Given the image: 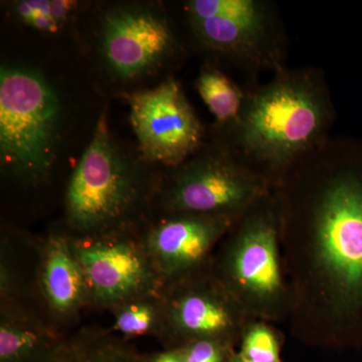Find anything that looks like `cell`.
<instances>
[{
  "label": "cell",
  "mask_w": 362,
  "mask_h": 362,
  "mask_svg": "<svg viewBox=\"0 0 362 362\" xmlns=\"http://www.w3.org/2000/svg\"><path fill=\"white\" fill-rule=\"evenodd\" d=\"M273 192L290 332L313 346H362V138L331 136Z\"/></svg>",
  "instance_id": "1"
},
{
  "label": "cell",
  "mask_w": 362,
  "mask_h": 362,
  "mask_svg": "<svg viewBox=\"0 0 362 362\" xmlns=\"http://www.w3.org/2000/svg\"><path fill=\"white\" fill-rule=\"evenodd\" d=\"M337 117L321 69L286 66L265 84L247 86L240 115L216 127L214 138L273 189L295 164L329 139Z\"/></svg>",
  "instance_id": "2"
},
{
  "label": "cell",
  "mask_w": 362,
  "mask_h": 362,
  "mask_svg": "<svg viewBox=\"0 0 362 362\" xmlns=\"http://www.w3.org/2000/svg\"><path fill=\"white\" fill-rule=\"evenodd\" d=\"M142 160L117 141L102 115L66 187V233L88 238L142 228L159 185Z\"/></svg>",
  "instance_id": "3"
},
{
  "label": "cell",
  "mask_w": 362,
  "mask_h": 362,
  "mask_svg": "<svg viewBox=\"0 0 362 362\" xmlns=\"http://www.w3.org/2000/svg\"><path fill=\"white\" fill-rule=\"evenodd\" d=\"M211 270L252 319L288 322L291 292L273 190L235 221L214 252Z\"/></svg>",
  "instance_id": "4"
},
{
  "label": "cell",
  "mask_w": 362,
  "mask_h": 362,
  "mask_svg": "<svg viewBox=\"0 0 362 362\" xmlns=\"http://www.w3.org/2000/svg\"><path fill=\"white\" fill-rule=\"evenodd\" d=\"M62 105L40 71H0V161L2 173L30 187L51 175L61 141Z\"/></svg>",
  "instance_id": "5"
},
{
  "label": "cell",
  "mask_w": 362,
  "mask_h": 362,
  "mask_svg": "<svg viewBox=\"0 0 362 362\" xmlns=\"http://www.w3.org/2000/svg\"><path fill=\"white\" fill-rule=\"evenodd\" d=\"M185 13L201 47L244 71L250 85L259 74H275L287 66V32L274 2L190 0Z\"/></svg>",
  "instance_id": "6"
},
{
  "label": "cell",
  "mask_w": 362,
  "mask_h": 362,
  "mask_svg": "<svg viewBox=\"0 0 362 362\" xmlns=\"http://www.w3.org/2000/svg\"><path fill=\"white\" fill-rule=\"evenodd\" d=\"M272 190L265 180L214 138L159 178L154 202H158L161 216L197 214L239 218Z\"/></svg>",
  "instance_id": "7"
},
{
  "label": "cell",
  "mask_w": 362,
  "mask_h": 362,
  "mask_svg": "<svg viewBox=\"0 0 362 362\" xmlns=\"http://www.w3.org/2000/svg\"><path fill=\"white\" fill-rule=\"evenodd\" d=\"M70 238L89 289L90 307L110 311L130 300L163 291V281L143 242L141 228Z\"/></svg>",
  "instance_id": "8"
},
{
  "label": "cell",
  "mask_w": 362,
  "mask_h": 362,
  "mask_svg": "<svg viewBox=\"0 0 362 362\" xmlns=\"http://www.w3.org/2000/svg\"><path fill=\"white\" fill-rule=\"evenodd\" d=\"M164 320L160 341L180 349L199 339L240 342L254 321L214 275L211 268L164 286Z\"/></svg>",
  "instance_id": "9"
},
{
  "label": "cell",
  "mask_w": 362,
  "mask_h": 362,
  "mask_svg": "<svg viewBox=\"0 0 362 362\" xmlns=\"http://www.w3.org/2000/svg\"><path fill=\"white\" fill-rule=\"evenodd\" d=\"M98 45L111 77L125 83L152 75L180 51L165 13L148 4L107 9L100 18Z\"/></svg>",
  "instance_id": "10"
},
{
  "label": "cell",
  "mask_w": 362,
  "mask_h": 362,
  "mask_svg": "<svg viewBox=\"0 0 362 362\" xmlns=\"http://www.w3.org/2000/svg\"><path fill=\"white\" fill-rule=\"evenodd\" d=\"M130 121L143 160L175 168L206 143V128L182 86L169 78L129 97Z\"/></svg>",
  "instance_id": "11"
},
{
  "label": "cell",
  "mask_w": 362,
  "mask_h": 362,
  "mask_svg": "<svg viewBox=\"0 0 362 362\" xmlns=\"http://www.w3.org/2000/svg\"><path fill=\"white\" fill-rule=\"evenodd\" d=\"M238 218L162 214L141 235L164 286L211 268L214 252Z\"/></svg>",
  "instance_id": "12"
},
{
  "label": "cell",
  "mask_w": 362,
  "mask_h": 362,
  "mask_svg": "<svg viewBox=\"0 0 362 362\" xmlns=\"http://www.w3.org/2000/svg\"><path fill=\"white\" fill-rule=\"evenodd\" d=\"M37 286L54 323L66 325L90 307L85 275L66 232L52 233L40 246Z\"/></svg>",
  "instance_id": "13"
},
{
  "label": "cell",
  "mask_w": 362,
  "mask_h": 362,
  "mask_svg": "<svg viewBox=\"0 0 362 362\" xmlns=\"http://www.w3.org/2000/svg\"><path fill=\"white\" fill-rule=\"evenodd\" d=\"M64 337L23 302L0 304V362H47Z\"/></svg>",
  "instance_id": "14"
},
{
  "label": "cell",
  "mask_w": 362,
  "mask_h": 362,
  "mask_svg": "<svg viewBox=\"0 0 362 362\" xmlns=\"http://www.w3.org/2000/svg\"><path fill=\"white\" fill-rule=\"evenodd\" d=\"M146 356L109 329L86 327L65 335L47 362H146Z\"/></svg>",
  "instance_id": "15"
},
{
  "label": "cell",
  "mask_w": 362,
  "mask_h": 362,
  "mask_svg": "<svg viewBox=\"0 0 362 362\" xmlns=\"http://www.w3.org/2000/svg\"><path fill=\"white\" fill-rule=\"evenodd\" d=\"M195 88L209 112L216 118V127L233 123L240 115L245 89L214 64H206L199 71Z\"/></svg>",
  "instance_id": "16"
},
{
  "label": "cell",
  "mask_w": 362,
  "mask_h": 362,
  "mask_svg": "<svg viewBox=\"0 0 362 362\" xmlns=\"http://www.w3.org/2000/svg\"><path fill=\"white\" fill-rule=\"evenodd\" d=\"M110 312L113 323L109 330L117 337L127 341L142 337L160 338L164 320L162 292L130 300Z\"/></svg>",
  "instance_id": "17"
},
{
  "label": "cell",
  "mask_w": 362,
  "mask_h": 362,
  "mask_svg": "<svg viewBox=\"0 0 362 362\" xmlns=\"http://www.w3.org/2000/svg\"><path fill=\"white\" fill-rule=\"evenodd\" d=\"M78 7L71 0H21L9 6V13L26 28L54 35L69 25Z\"/></svg>",
  "instance_id": "18"
},
{
  "label": "cell",
  "mask_w": 362,
  "mask_h": 362,
  "mask_svg": "<svg viewBox=\"0 0 362 362\" xmlns=\"http://www.w3.org/2000/svg\"><path fill=\"white\" fill-rule=\"evenodd\" d=\"M237 354L244 362H281L277 331L270 322L252 321L243 334Z\"/></svg>",
  "instance_id": "19"
},
{
  "label": "cell",
  "mask_w": 362,
  "mask_h": 362,
  "mask_svg": "<svg viewBox=\"0 0 362 362\" xmlns=\"http://www.w3.org/2000/svg\"><path fill=\"white\" fill-rule=\"evenodd\" d=\"M233 346L220 340L199 339L180 349L183 362H228L235 356Z\"/></svg>",
  "instance_id": "20"
},
{
  "label": "cell",
  "mask_w": 362,
  "mask_h": 362,
  "mask_svg": "<svg viewBox=\"0 0 362 362\" xmlns=\"http://www.w3.org/2000/svg\"><path fill=\"white\" fill-rule=\"evenodd\" d=\"M146 362H183V359L177 349H170L147 356Z\"/></svg>",
  "instance_id": "21"
},
{
  "label": "cell",
  "mask_w": 362,
  "mask_h": 362,
  "mask_svg": "<svg viewBox=\"0 0 362 362\" xmlns=\"http://www.w3.org/2000/svg\"><path fill=\"white\" fill-rule=\"evenodd\" d=\"M228 362H244V361H243L242 359H240L239 354H238L237 352H235V356H233L232 357V358H230V361Z\"/></svg>",
  "instance_id": "22"
}]
</instances>
